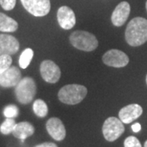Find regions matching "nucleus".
<instances>
[{"mask_svg": "<svg viewBox=\"0 0 147 147\" xmlns=\"http://www.w3.org/2000/svg\"><path fill=\"white\" fill-rule=\"evenodd\" d=\"M125 39L131 47H138L147 41V20L143 17H135L127 24Z\"/></svg>", "mask_w": 147, "mask_h": 147, "instance_id": "obj_1", "label": "nucleus"}, {"mask_svg": "<svg viewBox=\"0 0 147 147\" xmlns=\"http://www.w3.org/2000/svg\"><path fill=\"white\" fill-rule=\"evenodd\" d=\"M88 93L86 87L79 84H68L58 92V98L64 104L76 105L85 98Z\"/></svg>", "mask_w": 147, "mask_h": 147, "instance_id": "obj_2", "label": "nucleus"}, {"mask_svg": "<svg viewBox=\"0 0 147 147\" xmlns=\"http://www.w3.org/2000/svg\"><path fill=\"white\" fill-rule=\"evenodd\" d=\"M69 41L75 48L84 52H92L98 47V41L94 34L84 30L73 32Z\"/></svg>", "mask_w": 147, "mask_h": 147, "instance_id": "obj_3", "label": "nucleus"}, {"mask_svg": "<svg viewBox=\"0 0 147 147\" xmlns=\"http://www.w3.org/2000/svg\"><path fill=\"white\" fill-rule=\"evenodd\" d=\"M36 92V84L30 77H25L24 79H21L15 87L16 99L23 105L30 103L34 98Z\"/></svg>", "mask_w": 147, "mask_h": 147, "instance_id": "obj_4", "label": "nucleus"}, {"mask_svg": "<svg viewBox=\"0 0 147 147\" xmlns=\"http://www.w3.org/2000/svg\"><path fill=\"white\" fill-rule=\"evenodd\" d=\"M123 123L115 117H110L104 122L102 127L103 136L108 142H115L124 132Z\"/></svg>", "mask_w": 147, "mask_h": 147, "instance_id": "obj_5", "label": "nucleus"}, {"mask_svg": "<svg viewBox=\"0 0 147 147\" xmlns=\"http://www.w3.org/2000/svg\"><path fill=\"white\" fill-rule=\"evenodd\" d=\"M24 8L34 16H47L51 9L50 0H21Z\"/></svg>", "mask_w": 147, "mask_h": 147, "instance_id": "obj_6", "label": "nucleus"}, {"mask_svg": "<svg viewBox=\"0 0 147 147\" xmlns=\"http://www.w3.org/2000/svg\"><path fill=\"white\" fill-rule=\"evenodd\" d=\"M102 61L105 65L115 67L122 68L126 66L129 62V58L127 54L118 49H110L103 55Z\"/></svg>", "mask_w": 147, "mask_h": 147, "instance_id": "obj_7", "label": "nucleus"}, {"mask_svg": "<svg viewBox=\"0 0 147 147\" xmlns=\"http://www.w3.org/2000/svg\"><path fill=\"white\" fill-rule=\"evenodd\" d=\"M40 74L42 79L49 84H56L59 81L61 74L59 66L50 60H45L41 63Z\"/></svg>", "mask_w": 147, "mask_h": 147, "instance_id": "obj_8", "label": "nucleus"}, {"mask_svg": "<svg viewBox=\"0 0 147 147\" xmlns=\"http://www.w3.org/2000/svg\"><path fill=\"white\" fill-rule=\"evenodd\" d=\"M21 79V70L16 66H10L0 74V86L3 88L16 87Z\"/></svg>", "mask_w": 147, "mask_h": 147, "instance_id": "obj_9", "label": "nucleus"}, {"mask_svg": "<svg viewBox=\"0 0 147 147\" xmlns=\"http://www.w3.org/2000/svg\"><path fill=\"white\" fill-rule=\"evenodd\" d=\"M20 48L19 41L10 34H0V56L14 55Z\"/></svg>", "mask_w": 147, "mask_h": 147, "instance_id": "obj_10", "label": "nucleus"}, {"mask_svg": "<svg viewBox=\"0 0 147 147\" xmlns=\"http://www.w3.org/2000/svg\"><path fill=\"white\" fill-rule=\"evenodd\" d=\"M46 129L48 134L54 140L61 142L65 139L66 136L65 127L62 121L58 118H51L47 120L46 123Z\"/></svg>", "mask_w": 147, "mask_h": 147, "instance_id": "obj_11", "label": "nucleus"}, {"mask_svg": "<svg viewBox=\"0 0 147 147\" xmlns=\"http://www.w3.org/2000/svg\"><path fill=\"white\" fill-rule=\"evenodd\" d=\"M57 21L62 29L70 30L75 26L76 23L75 14L70 7L62 6L57 11Z\"/></svg>", "mask_w": 147, "mask_h": 147, "instance_id": "obj_12", "label": "nucleus"}, {"mask_svg": "<svg viewBox=\"0 0 147 147\" xmlns=\"http://www.w3.org/2000/svg\"><path fill=\"white\" fill-rule=\"evenodd\" d=\"M131 11V7L127 2H121L115 8L111 16V21L115 26L120 27L124 25Z\"/></svg>", "mask_w": 147, "mask_h": 147, "instance_id": "obj_13", "label": "nucleus"}, {"mask_svg": "<svg viewBox=\"0 0 147 147\" xmlns=\"http://www.w3.org/2000/svg\"><path fill=\"white\" fill-rule=\"evenodd\" d=\"M143 113L142 107L138 104H131L122 108L119 113V117L123 123H130L136 120Z\"/></svg>", "mask_w": 147, "mask_h": 147, "instance_id": "obj_14", "label": "nucleus"}, {"mask_svg": "<svg viewBox=\"0 0 147 147\" xmlns=\"http://www.w3.org/2000/svg\"><path fill=\"white\" fill-rule=\"evenodd\" d=\"M34 133V127L29 122H21L16 123L13 129V136L24 142L27 137H30Z\"/></svg>", "mask_w": 147, "mask_h": 147, "instance_id": "obj_15", "label": "nucleus"}, {"mask_svg": "<svg viewBox=\"0 0 147 147\" xmlns=\"http://www.w3.org/2000/svg\"><path fill=\"white\" fill-rule=\"evenodd\" d=\"M18 29V23L11 17L0 12V31L5 33L15 32Z\"/></svg>", "mask_w": 147, "mask_h": 147, "instance_id": "obj_16", "label": "nucleus"}, {"mask_svg": "<svg viewBox=\"0 0 147 147\" xmlns=\"http://www.w3.org/2000/svg\"><path fill=\"white\" fill-rule=\"evenodd\" d=\"M33 110L34 114L39 118H44L47 115L48 113V108L45 101L41 99H38L34 100L33 104Z\"/></svg>", "mask_w": 147, "mask_h": 147, "instance_id": "obj_17", "label": "nucleus"}, {"mask_svg": "<svg viewBox=\"0 0 147 147\" xmlns=\"http://www.w3.org/2000/svg\"><path fill=\"white\" fill-rule=\"evenodd\" d=\"M34 57V51L31 48L25 49L20 56L19 58V65L22 69H26L31 62Z\"/></svg>", "mask_w": 147, "mask_h": 147, "instance_id": "obj_18", "label": "nucleus"}, {"mask_svg": "<svg viewBox=\"0 0 147 147\" xmlns=\"http://www.w3.org/2000/svg\"><path fill=\"white\" fill-rule=\"evenodd\" d=\"M16 121L14 119L7 118L5 121L1 124L0 126V131L3 135H8L10 133H12L13 129L16 126Z\"/></svg>", "mask_w": 147, "mask_h": 147, "instance_id": "obj_19", "label": "nucleus"}, {"mask_svg": "<svg viewBox=\"0 0 147 147\" xmlns=\"http://www.w3.org/2000/svg\"><path fill=\"white\" fill-rule=\"evenodd\" d=\"M12 63V59L10 55L0 56V74L3 73L6 69L9 68Z\"/></svg>", "mask_w": 147, "mask_h": 147, "instance_id": "obj_20", "label": "nucleus"}, {"mask_svg": "<svg viewBox=\"0 0 147 147\" xmlns=\"http://www.w3.org/2000/svg\"><path fill=\"white\" fill-rule=\"evenodd\" d=\"M18 115H19V109L15 105H7L3 110V115L5 116L6 118L14 119L17 117Z\"/></svg>", "mask_w": 147, "mask_h": 147, "instance_id": "obj_21", "label": "nucleus"}, {"mask_svg": "<svg viewBox=\"0 0 147 147\" xmlns=\"http://www.w3.org/2000/svg\"><path fill=\"white\" fill-rule=\"evenodd\" d=\"M124 147H142L141 142L136 137L130 136L127 137L124 141Z\"/></svg>", "mask_w": 147, "mask_h": 147, "instance_id": "obj_22", "label": "nucleus"}, {"mask_svg": "<svg viewBox=\"0 0 147 147\" xmlns=\"http://www.w3.org/2000/svg\"><path fill=\"white\" fill-rule=\"evenodd\" d=\"M16 0H0V5L6 11L12 10L16 6Z\"/></svg>", "mask_w": 147, "mask_h": 147, "instance_id": "obj_23", "label": "nucleus"}, {"mask_svg": "<svg viewBox=\"0 0 147 147\" xmlns=\"http://www.w3.org/2000/svg\"><path fill=\"white\" fill-rule=\"evenodd\" d=\"M34 147H57V146L53 143V142H44L42 144H39V145H37L36 146Z\"/></svg>", "mask_w": 147, "mask_h": 147, "instance_id": "obj_24", "label": "nucleus"}, {"mask_svg": "<svg viewBox=\"0 0 147 147\" xmlns=\"http://www.w3.org/2000/svg\"><path fill=\"white\" fill-rule=\"evenodd\" d=\"M141 129H142V126L139 123H136L131 125V130L134 132H139L141 131Z\"/></svg>", "mask_w": 147, "mask_h": 147, "instance_id": "obj_25", "label": "nucleus"}, {"mask_svg": "<svg viewBox=\"0 0 147 147\" xmlns=\"http://www.w3.org/2000/svg\"><path fill=\"white\" fill-rule=\"evenodd\" d=\"M144 147H147V141L145 142V145H144Z\"/></svg>", "mask_w": 147, "mask_h": 147, "instance_id": "obj_26", "label": "nucleus"}, {"mask_svg": "<svg viewBox=\"0 0 147 147\" xmlns=\"http://www.w3.org/2000/svg\"><path fill=\"white\" fill-rule=\"evenodd\" d=\"M146 11H147V1H146Z\"/></svg>", "mask_w": 147, "mask_h": 147, "instance_id": "obj_27", "label": "nucleus"}, {"mask_svg": "<svg viewBox=\"0 0 147 147\" xmlns=\"http://www.w3.org/2000/svg\"><path fill=\"white\" fill-rule=\"evenodd\" d=\"M146 84H147V75H146Z\"/></svg>", "mask_w": 147, "mask_h": 147, "instance_id": "obj_28", "label": "nucleus"}]
</instances>
